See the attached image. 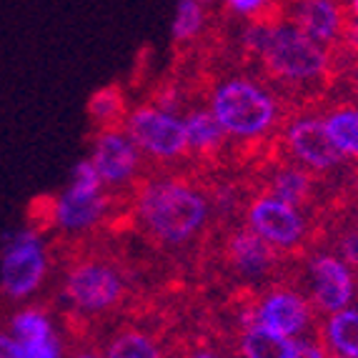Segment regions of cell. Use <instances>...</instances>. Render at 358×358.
Here are the masks:
<instances>
[{"instance_id":"cell-19","label":"cell","mask_w":358,"mask_h":358,"mask_svg":"<svg viewBox=\"0 0 358 358\" xmlns=\"http://www.w3.org/2000/svg\"><path fill=\"white\" fill-rule=\"evenodd\" d=\"M168 358H228L226 353V346H213V343H201V341H183L178 346L168 348Z\"/></svg>"},{"instance_id":"cell-10","label":"cell","mask_w":358,"mask_h":358,"mask_svg":"<svg viewBox=\"0 0 358 358\" xmlns=\"http://www.w3.org/2000/svg\"><path fill=\"white\" fill-rule=\"evenodd\" d=\"M88 161L101 176L106 191L126 193L148 173L145 158L136 148L126 131H101L90 133Z\"/></svg>"},{"instance_id":"cell-1","label":"cell","mask_w":358,"mask_h":358,"mask_svg":"<svg viewBox=\"0 0 358 358\" xmlns=\"http://www.w3.org/2000/svg\"><path fill=\"white\" fill-rule=\"evenodd\" d=\"M128 223L166 253H201L218 228L208 178L196 171L145 173L131 191Z\"/></svg>"},{"instance_id":"cell-4","label":"cell","mask_w":358,"mask_h":358,"mask_svg":"<svg viewBox=\"0 0 358 358\" xmlns=\"http://www.w3.org/2000/svg\"><path fill=\"white\" fill-rule=\"evenodd\" d=\"M275 148L283 155L293 158L296 163L306 166L308 171L318 173L329 180L334 188H351V176H356L351 166V158L341 153L334 145L331 136L326 133L321 113L313 108L308 110H296L291 118L283 123L281 133L275 136Z\"/></svg>"},{"instance_id":"cell-3","label":"cell","mask_w":358,"mask_h":358,"mask_svg":"<svg viewBox=\"0 0 358 358\" xmlns=\"http://www.w3.org/2000/svg\"><path fill=\"white\" fill-rule=\"evenodd\" d=\"M203 96L218 126L231 138L238 166L241 161H258L296 113L261 78L243 71L210 76L203 80Z\"/></svg>"},{"instance_id":"cell-7","label":"cell","mask_w":358,"mask_h":358,"mask_svg":"<svg viewBox=\"0 0 358 358\" xmlns=\"http://www.w3.org/2000/svg\"><path fill=\"white\" fill-rule=\"evenodd\" d=\"M243 223L283 256H303L316 245L318 228L303 210L266 193L248 196Z\"/></svg>"},{"instance_id":"cell-24","label":"cell","mask_w":358,"mask_h":358,"mask_svg":"<svg viewBox=\"0 0 358 358\" xmlns=\"http://www.w3.org/2000/svg\"><path fill=\"white\" fill-rule=\"evenodd\" d=\"M201 3H203V6H208V8H210V6H215V3H218V0H201Z\"/></svg>"},{"instance_id":"cell-8","label":"cell","mask_w":358,"mask_h":358,"mask_svg":"<svg viewBox=\"0 0 358 358\" xmlns=\"http://www.w3.org/2000/svg\"><path fill=\"white\" fill-rule=\"evenodd\" d=\"M301 261L303 266L299 268V275L303 281V293L318 316H331L351 306L358 293V278L346 261L321 245L306 251Z\"/></svg>"},{"instance_id":"cell-14","label":"cell","mask_w":358,"mask_h":358,"mask_svg":"<svg viewBox=\"0 0 358 358\" xmlns=\"http://www.w3.org/2000/svg\"><path fill=\"white\" fill-rule=\"evenodd\" d=\"M101 353L103 358H168V351L163 341H158V334H153L145 326H138V323L120 326L108 338Z\"/></svg>"},{"instance_id":"cell-23","label":"cell","mask_w":358,"mask_h":358,"mask_svg":"<svg viewBox=\"0 0 358 358\" xmlns=\"http://www.w3.org/2000/svg\"><path fill=\"white\" fill-rule=\"evenodd\" d=\"M348 15H351V18H358V0H348Z\"/></svg>"},{"instance_id":"cell-2","label":"cell","mask_w":358,"mask_h":358,"mask_svg":"<svg viewBox=\"0 0 358 358\" xmlns=\"http://www.w3.org/2000/svg\"><path fill=\"white\" fill-rule=\"evenodd\" d=\"M66 243L50 248L53 261L60 263V288L66 326L73 341H80L85 329L103 318L118 316L131 301V278L120 261L96 245L80 243V238H63ZM71 343V341H68Z\"/></svg>"},{"instance_id":"cell-11","label":"cell","mask_w":358,"mask_h":358,"mask_svg":"<svg viewBox=\"0 0 358 358\" xmlns=\"http://www.w3.org/2000/svg\"><path fill=\"white\" fill-rule=\"evenodd\" d=\"M348 10L338 0H293L288 13V20L329 53L338 50Z\"/></svg>"},{"instance_id":"cell-22","label":"cell","mask_w":358,"mask_h":358,"mask_svg":"<svg viewBox=\"0 0 358 358\" xmlns=\"http://www.w3.org/2000/svg\"><path fill=\"white\" fill-rule=\"evenodd\" d=\"M0 358H20L18 343L6 329H0Z\"/></svg>"},{"instance_id":"cell-17","label":"cell","mask_w":358,"mask_h":358,"mask_svg":"<svg viewBox=\"0 0 358 358\" xmlns=\"http://www.w3.org/2000/svg\"><path fill=\"white\" fill-rule=\"evenodd\" d=\"M321 118L336 148L351 161L358 158V103H336V106L323 110Z\"/></svg>"},{"instance_id":"cell-9","label":"cell","mask_w":358,"mask_h":358,"mask_svg":"<svg viewBox=\"0 0 358 358\" xmlns=\"http://www.w3.org/2000/svg\"><path fill=\"white\" fill-rule=\"evenodd\" d=\"M253 316L258 326L288 338H301L318 331V313L310 306L308 296L291 283H278L258 291Z\"/></svg>"},{"instance_id":"cell-13","label":"cell","mask_w":358,"mask_h":358,"mask_svg":"<svg viewBox=\"0 0 358 358\" xmlns=\"http://www.w3.org/2000/svg\"><path fill=\"white\" fill-rule=\"evenodd\" d=\"M223 346L241 358H296V338L273 334L258 323L228 336Z\"/></svg>"},{"instance_id":"cell-18","label":"cell","mask_w":358,"mask_h":358,"mask_svg":"<svg viewBox=\"0 0 358 358\" xmlns=\"http://www.w3.org/2000/svg\"><path fill=\"white\" fill-rule=\"evenodd\" d=\"M223 10L236 20H281L286 18L278 8V0H223Z\"/></svg>"},{"instance_id":"cell-15","label":"cell","mask_w":358,"mask_h":358,"mask_svg":"<svg viewBox=\"0 0 358 358\" xmlns=\"http://www.w3.org/2000/svg\"><path fill=\"white\" fill-rule=\"evenodd\" d=\"M318 336L331 356L358 358V308H341L318 323Z\"/></svg>"},{"instance_id":"cell-25","label":"cell","mask_w":358,"mask_h":358,"mask_svg":"<svg viewBox=\"0 0 358 358\" xmlns=\"http://www.w3.org/2000/svg\"><path fill=\"white\" fill-rule=\"evenodd\" d=\"M353 171H356V180H358V166H356V168H353Z\"/></svg>"},{"instance_id":"cell-5","label":"cell","mask_w":358,"mask_h":358,"mask_svg":"<svg viewBox=\"0 0 358 358\" xmlns=\"http://www.w3.org/2000/svg\"><path fill=\"white\" fill-rule=\"evenodd\" d=\"M123 131L145 158L148 173L193 171L188 136L180 115L168 113L155 103H141L131 108Z\"/></svg>"},{"instance_id":"cell-21","label":"cell","mask_w":358,"mask_h":358,"mask_svg":"<svg viewBox=\"0 0 358 358\" xmlns=\"http://www.w3.org/2000/svg\"><path fill=\"white\" fill-rule=\"evenodd\" d=\"M66 358H103V353L98 346H93V343H88L85 338H80V341L68 343V356Z\"/></svg>"},{"instance_id":"cell-20","label":"cell","mask_w":358,"mask_h":358,"mask_svg":"<svg viewBox=\"0 0 358 358\" xmlns=\"http://www.w3.org/2000/svg\"><path fill=\"white\" fill-rule=\"evenodd\" d=\"M296 358H331V353L329 348L323 346L321 336L316 331V334L296 338Z\"/></svg>"},{"instance_id":"cell-6","label":"cell","mask_w":358,"mask_h":358,"mask_svg":"<svg viewBox=\"0 0 358 358\" xmlns=\"http://www.w3.org/2000/svg\"><path fill=\"white\" fill-rule=\"evenodd\" d=\"M53 256L36 228L8 233L0 245V299L13 308L30 303L50 281Z\"/></svg>"},{"instance_id":"cell-16","label":"cell","mask_w":358,"mask_h":358,"mask_svg":"<svg viewBox=\"0 0 358 358\" xmlns=\"http://www.w3.org/2000/svg\"><path fill=\"white\" fill-rule=\"evenodd\" d=\"M128 113H131V108H128L126 93H123V88L118 83L96 90L88 101L90 133L123 131Z\"/></svg>"},{"instance_id":"cell-12","label":"cell","mask_w":358,"mask_h":358,"mask_svg":"<svg viewBox=\"0 0 358 358\" xmlns=\"http://www.w3.org/2000/svg\"><path fill=\"white\" fill-rule=\"evenodd\" d=\"M213 36V23H210V10L201 0H178L171 25V41L173 50L180 58L191 53H201V43L210 41Z\"/></svg>"}]
</instances>
